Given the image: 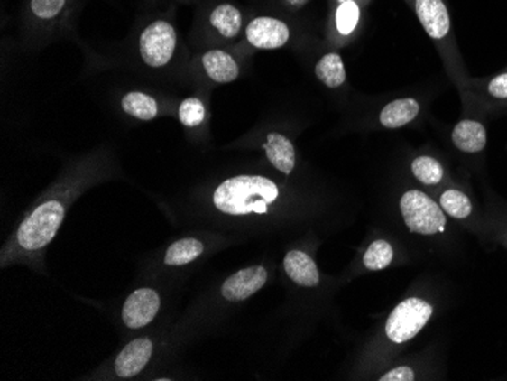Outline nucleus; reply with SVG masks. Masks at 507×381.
I'll return each instance as SVG.
<instances>
[{"label":"nucleus","instance_id":"nucleus-1","mask_svg":"<svg viewBox=\"0 0 507 381\" xmlns=\"http://www.w3.org/2000/svg\"><path fill=\"white\" fill-rule=\"evenodd\" d=\"M95 166H81L60 178L24 213L0 253V266L14 265L41 269L49 245L57 237L69 210L79 196L99 181Z\"/></svg>","mask_w":507,"mask_h":381},{"label":"nucleus","instance_id":"nucleus-2","mask_svg":"<svg viewBox=\"0 0 507 381\" xmlns=\"http://www.w3.org/2000/svg\"><path fill=\"white\" fill-rule=\"evenodd\" d=\"M281 200L277 182L263 175H235L216 187L211 202L216 211L230 218L266 216Z\"/></svg>","mask_w":507,"mask_h":381},{"label":"nucleus","instance_id":"nucleus-3","mask_svg":"<svg viewBox=\"0 0 507 381\" xmlns=\"http://www.w3.org/2000/svg\"><path fill=\"white\" fill-rule=\"evenodd\" d=\"M411 10L419 20L422 29L438 46L440 57L444 60L447 72L459 87L462 95L466 93L469 86L468 75L465 70L464 61L460 57L459 48L456 43L455 31L451 23L450 10L447 0H407Z\"/></svg>","mask_w":507,"mask_h":381},{"label":"nucleus","instance_id":"nucleus-4","mask_svg":"<svg viewBox=\"0 0 507 381\" xmlns=\"http://www.w3.org/2000/svg\"><path fill=\"white\" fill-rule=\"evenodd\" d=\"M400 213L407 228L419 236L444 234L448 227L446 211L424 191L410 189L400 198Z\"/></svg>","mask_w":507,"mask_h":381},{"label":"nucleus","instance_id":"nucleus-5","mask_svg":"<svg viewBox=\"0 0 507 381\" xmlns=\"http://www.w3.org/2000/svg\"><path fill=\"white\" fill-rule=\"evenodd\" d=\"M433 313H435L433 305L424 298L410 296L402 300L400 304L395 305V309L391 311L384 325L386 338L395 345L409 342L429 324Z\"/></svg>","mask_w":507,"mask_h":381},{"label":"nucleus","instance_id":"nucleus-6","mask_svg":"<svg viewBox=\"0 0 507 381\" xmlns=\"http://www.w3.org/2000/svg\"><path fill=\"white\" fill-rule=\"evenodd\" d=\"M178 51L177 29L164 19L153 20L139 37V55L149 69H164Z\"/></svg>","mask_w":507,"mask_h":381},{"label":"nucleus","instance_id":"nucleus-7","mask_svg":"<svg viewBox=\"0 0 507 381\" xmlns=\"http://www.w3.org/2000/svg\"><path fill=\"white\" fill-rule=\"evenodd\" d=\"M244 37L254 49L275 51L289 43L292 31L284 20L271 15H259L246 24Z\"/></svg>","mask_w":507,"mask_h":381},{"label":"nucleus","instance_id":"nucleus-8","mask_svg":"<svg viewBox=\"0 0 507 381\" xmlns=\"http://www.w3.org/2000/svg\"><path fill=\"white\" fill-rule=\"evenodd\" d=\"M160 307H161L160 293L152 287H140L124 300L120 318L126 329H144L157 318Z\"/></svg>","mask_w":507,"mask_h":381},{"label":"nucleus","instance_id":"nucleus-9","mask_svg":"<svg viewBox=\"0 0 507 381\" xmlns=\"http://www.w3.org/2000/svg\"><path fill=\"white\" fill-rule=\"evenodd\" d=\"M266 283L268 269L263 265L244 267L226 278L220 287V295L228 302H242L263 289Z\"/></svg>","mask_w":507,"mask_h":381},{"label":"nucleus","instance_id":"nucleus-10","mask_svg":"<svg viewBox=\"0 0 507 381\" xmlns=\"http://www.w3.org/2000/svg\"><path fill=\"white\" fill-rule=\"evenodd\" d=\"M451 144L465 157H480L486 151L488 131L484 120L465 116L451 129Z\"/></svg>","mask_w":507,"mask_h":381},{"label":"nucleus","instance_id":"nucleus-11","mask_svg":"<svg viewBox=\"0 0 507 381\" xmlns=\"http://www.w3.org/2000/svg\"><path fill=\"white\" fill-rule=\"evenodd\" d=\"M464 99L488 110L507 107V67L486 79H471Z\"/></svg>","mask_w":507,"mask_h":381},{"label":"nucleus","instance_id":"nucleus-12","mask_svg":"<svg viewBox=\"0 0 507 381\" xmlns=\"http://www.w3.org/2000/svg\"><path fill=\"white\" fill-rule=\"evenodd\" d=\"M152 354V339L142 336V338L131 340L128 345H124V349L115 358L113 369H115V376L119 378H134V376H140L151 362Z\"/></svg>","mask_w":507,"mask_h":381},{"label":"nucleus","instance_id":"nucleus-13","mask_svg":"<svg viewBox=\"0 0 507 381\" xmlns=\"http://www.w3.org/2000/svg\"><path fill=\"white\" fill-rule=\"evenodd\" d=\"M440 207L451 219L468 225L473 229H482V222L477 219V210L471 196L460 187H447L439 195Z\"/></svg>","mask_w":507,"mask_h":381},{"label":"nucleus","instance_id":"nucleus-14","mask_svg":"<svg viewBox=\"0 0 507 381\" xmlns=\"http://www.w3.org/2000/svg\"><path fill=\"white\" fill-rule=\"evenodd\" d=\"M207 78L216 84H230L240 77L239 61L222 49H210L201 57Z\"/></svg>","mask_w":507,"mask_h":381},{"label":"nucleus","instance_id":"nucleus-15","mask_svg":"<svg viewBox=\"0 0 507 381\" xmlns=\"http://www.w3.org/2000/svg\"><path fill=\"white\" fill-rule=\"evenodd\" d=\"M369 2L371 0H335L333 22L339 39L350 40L355 37Z\"/></svg>","mask_w":507,"mask_h":381},{"label":"nucleus","instance_id":"nucleus-16","mask_svg":"<svg viewBox=\"0 0 507 381\" xmlns=\"http://www.w3.org/2000/svg\"><path fill=\"white\" fill-rule=\"evenodd\" d=\"M282 266L286 275L301 287H316L321 283V274L316 262L301 249H292L284 256Z\"/></svg>","mask_w":507,"mask_h":381},{"label":"nucleus","instance_id":"nucleus-17","mask_svg":"<svg viewBox=\"0 0 507 381\" xmlns=\"http://www.w3.org/2000/svg\"><path fill=\"white\" fill-rule=\"evenodd\" d=\"M264 153L268 162L278 172L290 175L297 167V151L292 140L281 133H269L263 144Z\"/></svg>","mask_w":507,"mask_h":381},{"label":"nucleus","instance_id":"nucleus-18","mask_svg":"<svg viewBox=\"0 0 507 381\" xmlns=\"http://www.w3.org/2000/svg\"><path fill=\"white\" fill-rule=\"evenodd\" d=\"M421 113V104L415 98H400L382 108L378 122L386 129H398L410 125Z\"/></svg>","mask_w":507,"mask_h":381},{"label":"nucleus","instance_id":"nucleus-19","mask_svg":"<svg viewBox=\"0 0 507 381\" xmlns=\"http://www.w3.org/2000/svg\"><path fill=\"white\" fill-rule=\"evenodd\" d=\"M211 28L219 33L222 39L235 40L244 29V14L237 6L228 2L215 6L208 17Z\"/></svg>","mask_w":507,"mask_h":381},{"label":"nucleus","instance_id":"nucleus-20","mask_svg":"<svg viewBox=\"0 0 507 381\" xmlns=\"http://www.w3.org/2000/svg\"><path fill=\"white\" fill-rule=\"evenodd\" d=\"M206 245L197 237H182L173 242L163 256V263L169 267H181L190 265L201 257Z\"/></svg>","mask_w":507,"mask_h":381},{"label":"nucleus","instance_id":"nucleus-21","mask_svg":"<svg viewBox=\"0 0 507 381\" xmlns=\"http://www.w3.org/2000/svg\"><path fill=\"white\" fill-rule=\"evenodd\" d=\"M120 106L126 115L142 122H149L160 115L158 100L143 91H130L122 96Z\"/></svg>","mask_w":507,"mask_h":381},{"label":"nucleus","instance_id":"nucleus-22","mask_svg":"<svg viewBox=\"0 0 507 381\" xmlns=\"http://www.w3.org/2000/svg\"><path fill=\"white\" fill-rule=\"evenodd\" d=\"M315 75L328 88H339L346 82V70L340 53L328 52L322 55L315 66Z\"/></svg>","mask_w":507,"mask_h":381},{"label":"nucleus","instance_id":"nucleus-23","mask_svg":"<svg viewBox=\"0 0 507 381\" xmlns=\"http://www.w3.org/2000/svg\"><path fill=\"white\" fill-rule=\"evenodd\" d=\"M410 172L418 181L429 187H438L446 181L447 169L440 160L433 155H419L410 163Z\"/></svg>","mask_w":507,"mask_h":381},{"label":"nucleus","instance_id":"nucleus-24","mask_svg":"<svg viewBox=\"0 0 507 381\" xmlns=\"http://www.w3.org/2000/svg\"><path fill=\"white\" fill-rule=\"evenodd\" d=\"M393 253L392 245L389 244L384 238L373 240L369 245L364 254V266L368 271H383L392 263Z\"/></svg>","mask_w":507,"mask_h":381},{"label":"nucleus","instance_id":"nucleus-25","mask_svg":"<svg viewBox=\"0 0 507 381\" xmlns=\"http://www.w3.org/2000/svg\"><path fill=\"white\" fill-rule=\"evenodd\" d=\"M178 119L186 128H198L207 119V107L197 96H189L178 108Z\"/></svg>","mask_w":507,"mask_h":381},{"label":"nucleus","instance_id":"nucleus-26","mask_svg":"<svg viewBox=\"0 0 507 381\" xmlns=\"http://www.w3.org/2000/svg\"><path fill=\"white\" fill-rule=\"evenodd\" d=\"M68 5V0H31V11L40 20L57 19Z\"/></svg>","mask_w":507,"mask_h":381},{"label":"nucleus","instance_id":"nucleus-27","mask_svg":"<svg viewBox=\"0 0 507 381\" xmlns=\"http://www.w3.org/2000/svg\"><path fill=\"white\" fill-rule=\"evenodd\" d=\"M415 371L410 367H397L380 376V381H411L415 380Z\"/></svg>","mask_w":507,"mask_h":381},{"label":"nucleus","instance_id":"nucleus-28","mask_svg":"<svg viewBox=\"0 0 507 381\" xmlns=\"http://www.w3.org/2000/svg\"><path fill=\"white\" fill-rule=\"evenodd\" d=\"M502 240H504V244L507 245V225L502 228Z\"/></svg>","mask_w":507,"mask_h":381}]
</instances>
